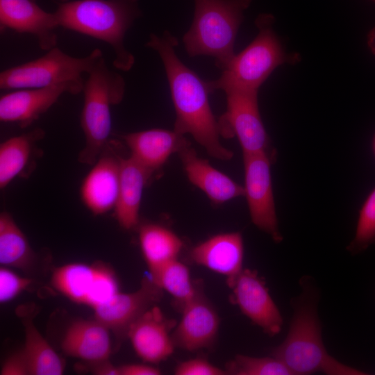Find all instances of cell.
Here are the masks:
<instances>
[{
	"label": "cell",
	"mask_w": 375,
	"mask_h": 375,
	"mask_svg": "<svg viewBox=\"0 0 375 375\" xmlns=\"http://www.w3.org/2000/svg\"><path fill=\"white\" fill-rule=\"evenodd\" d=\"M367 44L371 51L375 55V27L368 35Z\"/></svg>",
	"instance_id": "obj_35"
},
{
	"label": "cell",
	"mask_w": 375,
	"mask_h": 375,
	"mask_svg": "<svg viewBox=\"0 0 375 375\" xmlns=\"http://www.w3.org/2000/svg\"><path fill=\"white\" fill-rule=\"evenodd\" d=\"M176 375H225L226 371L202 358H192L180 362L174 369Z\"/></svg>",
	"instance_id": "obj_31"
},
{
	"label": "cell",
	"mask_w": 375,
	"mask_h": 375,
	"mask_svg": "<svg viewBox=\"0 0 375 375\" xmlns=\"http://www.w3.org/2000/svg\"><path fill=\"white\" fill-rule=\"evenodd\" d=\"M273 22L271 15L258 17L257 35L246 48L235 54L219 78L206 81L209 92H258L278 67L293 58L284 51L272 28Z\"/></svg>",
	"instance_id": "obj_6"
},
{
	"label": "cell",
	"mask_w": 375,
	"mask_h": 375,
	"mask_svg": "<svg viewBox=\"0 0 375 375\" xmlns=\"http://www.w3.org/2000/svg\"><path fill=\"white\" fill-rule=\"evenodd\" d=\"M258 93H226V110L218 121L221 135H235L243 154L267 151L269 147V137L259 110Z\"/></svg>",
	"instance_id": "obj_10"
},
{
	"label": "cell",
	"mask_w": 375,
	"mask_h": 375,
	"mask_svg": "<svg viewBox=\"0 0 375 375\" xmlns=\"http://www.w3.org/2000/svg\"><path fill=\"white\" fill-rule=\"evenodd\" d=\"M0 28L33 35L45 51L57 46L56 15L45 11L35 0H0Z\"/></svg>",
	"instance_id": "obj_14"
},
{
	"label": "cell",
	"mask_w": 375,
	"mask_h": 375,
	"mask_svg": "<svg viewBox=\"0 0 375 375\" xmlns=\"http://www.w3.org/2000/svg\"><path fill=\"white\" fill-rule=\"evenodd\" d=\"M194 262L227 278L243 269L244 243L238 232L215 235L196 245L191 250Z\"/></svg>",
	"instance_id": "obj_19"
},
{
	"label": "cell",
	"mask_w": 375,
	"mask_h": 375,
	"mask_svg": "<svg viewBox=\"0 0 375 375\" xmlns=\"http://www.w3.org/2000/svg\"><path fill=\"white\" fill-rule=\"evenodd\" d=\"M372 151L375 156V134L374 135L373 140H372Z\"/></svg>",
	"instance_id": "obj_36"
},
{
	"label": "cell",
	"mask_w": 375,
	"mask_h": 375,
	"mask_svg": "<svg viewBox=\"0 0 375 375\" xmlns=\"http://www.w3.org/2000/svg\"><path fill=\"white\" fill-rule=\"evenodd\" d=\"M178 41L169 31L151 33L146 47L160 56L167 78L176 119L174 130L190 134L212 157L228 160L233 153L220 141V127L208 99L206 81L188 67L178 58Z\"/></svg>",
	"instance_id": "obj_1"
},
{
	"label": "cell",
	"mask_w": 375,
	"mask_h": 375,
	"mask_svg": "<svg viewBox=\"0 0 375 375\" xmlns=\"http://www.w3.org/2000/svg\"><path fill=\"white\" fill-rule=\"evenodd\" d=\"M90 371L96 375H120L119 366L112 365L108 359L88 362Z\"/></svg>",
	"instance_id": "obj_34"
},
{
	"label": "cell",
	"mask_w": 375,
	"mask_h": 375,
	"mask_svg": "<svg viewBox=\"0 0 375 375\" xmlns=\"http://www.w3.org/2000/svg\"><path fill=\"white\" fill-rule=\"evenodd\" d=\"M176 324L175 322L166 318L155 305L131 326L127 338L143 361L158 364L171 356L174 351L176 347L170 331Z\"/></svg>",
	"instance_id": "obj_16"
},
{
	"label": "cell",
	"mask_w": 375,
	"mask_h": 375,
	"mask_svg": "<svg viewBox=\"0 0 375 375\" xmlns=\"http://www.w3.org/2000/svg\"><path fill=\"white\" fill-rule=\"evenodd\" d=\"M1 375H30L29 365L22 349L13 353L3 362Z\"/></svg>",
	"instance_id": "obj_32"
},
{
	"label": "cell",
	"mask_w": 375,
	"mask_h": 375,
	"mask_svg": "<svg viewBox=\"0 0 375 375\" xmlns=\"http://www.w3.org/2000/svg\"><path fill=\"white\" fill-rule=\"evenodd\" d=\"M189 181L215 203L244 196V187L199 157L190 144L178 153Z\"/></svg>",
	"instance_id": "obj_21"
},
{
	"label": "cell",
	"mask_w": 375,
	"mask_h": 375,
	"mask_svg": "<svg viewBox=\"0 0 375 375\" xmlns=\"http://www.w3.org/2000/svg\"><path fill=\"white\" fill-rule=\"evenodd\" d=\"M110 331L98 320L78 319L66 329L60 347L68 356L93 362L108 359Z\"/></svg>",
	"instance_id": "obj_20"
},
{
	"label": "cell",
	"mask_w": 375,
	"mask_h": 375,
	"mask_svg": "<svg viewBox=\"0 0 375 375\" xmlns=\"http://www.w3.org/2000/svg\"><path fill=\"white\" fill-rule=\"evenodd\" d=\"M131 151V156L151 175L174 153L190 144L184 135L176 131L151 128L122 136Z\"/></svg>",
	"instance_id": "obj_18"
},
{
	"label": "cell",
	"mask_w": 375,
	"mask_h": 375,
	"mask_svg": "<svg viewBox=\"0 0 375 375\" xmlns=\"http://www.w3.org/2000/svg\"><path fill=\"white\" fill-rule=\"evenodd\" d=\"M44 131L36 128L10 138L0 145V188L4 190L28 165L35 144L43 138Z\"/></svg>",
	"instance_id": "obj_26"
},
{
	"label": "cell",
	"mask_w": 375,
	"mask_h": 375,
	"mask_svg": "<svg viewBox=\"0 0 375 375\" xmlns=\"http://www.w3.org/2000/svg\"><path fill=\"white\" fill-rule=\"evenodd\" d=\"M61 2H65V1H67L69 0H60Z\"/></svg>",
	"instance_id": "obj_37"
},
{
	"label": "cell",
	"mask_w": 375,
	"mask_h": 375,
	"mask_svg": "<svg viewBox=\"0 0 375 375\" xmlns=\"http://www.w3.org/2000/svg\"><path fill=\"white\" fill-rule=\"evenodd\" d=\"M244 196L252 222L272 240H283L278 224L271 176V158L267 151L243 154Z\"/></svg>",
	"instance_id": "obj_9"
},
{
	"label": "cell",
	"mask_w": 375,
	"mask_h": 375,
	"mask_svg": "<svg viewBox=\"0 0 375 375\" xmlns=\"http://www.w3.org/2000/svg\"><path fill=\"white\" fill-rule=\"evenodd\" d=\"M193 20L183 37L190 57L208 56L224 69L235 56L234 45L244 11L252 0H194Z\"/></svg>",
	"instance_id": "obj_4"
},
{
	"label": "cell",
	"mask_w": 375,
	"mask_h": 375,
	"mask_svg": "<svg viewBox=\"0 0 375 375\" xmlns=\"http://www.w3.org/2000/svg\"><path fill=\"white\" fill-rule=\"evenodd\" d=\"M373 244H375V187L359 210L355 236L347 249L352 254H358Z\"/></svg>",
	"instance_id": "obj_29"
},
{
	"label": "cell",
	"mask_w": 375,
	"mask_h": 375,
	"mask_svg": "<svg viewBox=\"0 0 375 375\" xmlns=\"http://www.w3.org/2000/svg\"><path fill=\"white\" fill-rule=\"evenodd\" d=\"M103 55L96 48L86 56L74 57L56 46L40 58L1 71L0 89L39 88L66 83L83 88V75Z\"/></svg>",
	"instance_id": "obj_7"
},
{
	"label": "cell",
	"mask_w": 375,
	"mask_h": 375,
	"mask_svg": "<svg viewBox=\"0 0 375 375\" xmlns=\"http://www.w3.org/2000/svg\"><path fill=\"white\" fill-rule=\"evenodd\" d=\"M141 251L150 276L164 265L177 259L183 242L170 229L156 224H145L139 229Z\"/></svg>",
	"instance_id": "obj_24"
},
{
	"label": "cell",
	"mask_w": 375,
	"mask_h": 375,
	"mask_svg": "<svg viewBox=\"0 0 375 375\" xmlns=\"http://www.w3.org/2000/svg\"><path fill=\"white\" fill-rule=\"evenodd\" d=\"M36 254L12 215L0 214V263L26 272L33 270Z\"/></svg>",
	"instance_id": "obj_25"
},
{
	"label": "cell",
	"mask_w": 375,
	"mask_h": 375,
	"mask_svg": "<svg viewBox=\"0 0 375 375\" xmlns=\"http://www.w3.org/2000/svg\"><path fill=\"white\" fill-rule=\"evenodd\" d=\"M109 147L108 143L81 185V200L95 215L114 210L117 201L121 158Z\"/></svg>",
	"instance_id": "obj_17"
},
{
	"label": "cell",
	"mask_w": 375,
	"mask_h": 375,
	"mask_svg": "<svg viewBox=\"0 0 375 375\" xmlns=\"http://www.w3.org/2000/svg\"><path fill=\"white\" fill-rule=\"evenodd\" d=\"M225 370L227 374L232 375H292L290 369L274 356L238 354L227 362Z\"/></svg>",
	"instance_id": "obj_28"
},
{
	"label": "cell",
	"mask_w": 375,
	"mask_h": 375,
	"mask_svg": "<svg viewBox=\"0 0 375 375\" xmlns=\"http://www.w3.org/2000/svg\"><path fill=\"white\" fill-rule=\"evenodd\" d=\"M151 176L131 156L121 158L119 192L114 211L119 224L126 230L138 224L142 192Z\"/></svg>",
	"instance_id": "obj_22"
},
{
	"label": "cell",
	"mask_w": 375,
	"mask_h": 375,
	"mask_svg": "<svg viewBox=\"0 0 375 375\" xmlns=\"http://www.w3.org/2000/svg\"><path fill=\"white\" fill-rule=\"evenodd\" d=\"M33 283V280L22 276L10 268L0 267V302H8L26 290Z\"/></svg>",
	"instance_id": "obj_30"
},
{
	"label": "cell",
	"mask_w": 375,
	"mask_h": 375,
	"mask_svg": "<svg viewBox=\"0 0 375 375\" xmlns=\"http://www.w3.org/2000/svg\"><path fill=\"white\" fill-rule=\"evenodd\" d=\"M51 283L71 301L93 310L120 292L115 272L102 262H72L58 267L52 272Z\"/></svg>",
	"instance_id": "obj_8"
},
{
	"label": "cell",
	"mask_w": 375,
	"mask_h": 375,
	"mask_svg": "<svg viewBox=\"0 0 375 375\" xmlns=\"http://www.w3.org/2000/svg\"><path fill=\"white\" fill-rule=\"evenodd\" d=\"M84 81L83 106L80 124L85 136V146L78 161L92 165L109 143L111 132L112 106L124 99L126 82L122 76L110 69L101 56L87 74Z\"/></svg>",
	"instance_id": "obj_5"
},
{
	"label": "cell",
	"mask_w": 375,
	"mask_h": 375,
	"mask_svg": "<svg viewBox=\"0 0 375 375\" xmlns=\"http://www.w3.org/2000/svg\"><path fill=\"white\" fill-rule=\"evenodd\" d=\"M150 278L173 297L176 307L181 311L193 299L198 290L192 283L188 266L178 259L164 265Z\"/></svg>",
	"instance_id": "obj_27"
},
{
	"label": "cell",
	"mask_w": 375,
	"mask_h": 375,
	"mask_svg": "<svg viewBox=\"0 0 375 375\" xmlns=\"http://www.w3.org/2000/svg\"><path fill=\"white\" fill-rule=\"evenodd\" d=\"M59 27L108 44L112 49L113 66L130 71L135 57L126 47V33L142 16L139 0H74L61 2L56 10Z\"/></svg>",
	"instance_id": "obj_3"
},
{
	"label": "cell",
	"mask_w": 375,
	"mask_h": 375,
	"mask_svg": "<svg viewBox=\"0 0 375 375\" xmlns=\"http://www.w3.org/2000/svg\"><path fill=\"white\" fill-rule=\"evenodd\" d=\"M24 328L25 341L22 348L31 375H60L65 370L64 360L55 351L33 323V311L18 310Z\"/></svg>",
	"instance_id": "obj_23"
},
{
	"label": "cell",
	"mask_w": 375,
	"mask_h": 375,
	"mask_svg": "<svg viewBox=\"0 0 375 375\" xmlns=\"http://www.w3.org/2000/svg\"><path fill=\"white\" fill-rule=\"evenodd\" d=\"M83 87L60 84L45 88L14 90L0 98V121L26 128L38 120L65 93L78 94Z\"/></svg>",
	"instance_id": "obj_13"
},
{
	"label": "cell",
	"mask_w": 375,
	"mask_h": 375,
	"mask_svg": "<svg viewBox=\"0 0 375 375\" xmlns=\"http://www.w3.org/2000/svg\"><path fill=\"white\" fill-rule=\"evenodd\" d=\"M371 1H372L375 2V0H371Z\"/></svg>",
	"instance_id": "obj_38"
},
{
	"label": "cell",
	"mask_w": 375,
	"mask_h": 375,
	"mask_svg": "<svg viewBox=\"0 0 375 375\" xmlns=\"http://www.w3.org/2000/svg\"><path fill=\"white\" fill-rule=\"evenodd\" d=\"M226 283L231 290L232 302L247 317L269 336L281 332L282 315L256 271L242 269L236 276L227 278Z\"/></svg>",
	"instance_id": "obj_11"
},
{
	"label": "cell",
	"mask_w": 375,
	"mask_h": 375,
	"mask_svg": "<svg viewBox=\"0 0 375 375\" xmlns=\"http://www.w3.org/2000/svg\"><path fill=\"white\" fill-rule=\"evenodd\" d=\"M120 375H159L161 371L152 364H126L119 366Z\"/></svg>",
	"instance_id": "obj_33"
},
{
	"label": "cell",
	"mask_w": 375,
	"mask_h": 375,
	"mask_svg": "<svg viewBox=\"0 0 375 375\" xmlns=\"http://www.w3.org/2000/svg\"><path fill=\"white\" fill-rule=\"evenodd\" d=\"M162 291L151 278H143L138 290L119 292L94 308V319L105 325L119 341L122 340L127 337L131 326L160 299Z\"/></svg>",
	"instance_id": "obj_12"
},
{
	"label": "cell",
	"mask_w": 375,
	"mask_h": 375,
	"mask_svg": "<svg viewBox=\"0 0 375 375\" xmlns=\"http://www.w3.org/2000/svg\"><path fill=\"white\" fill-rule=\"evenodd\" d=\"M301 291L291 301L292 318L286 338L275 347L272 356L281 361L292 375L322 372L328 375H363L331 356L323 342L318 316L319 290L312 278L302 277Z\"/></svg>",
	"instance_id": "obj_2"
},
{
	"label": "cell",
	"mask_w": 375,
	"mask_h": 375,
	"mask_svg": "<svg viewBox=\"0 0 375 375\" xmlns=\"http://www.w3.org/2000/svg\"><path fill=\"white\" fill-rule=\"evenodd\" d=\"M181 313V320L172 333L175 347L193 352L212 346L218 334L219 317L200 290Z\"/></svg>",
	"instance_id": "obj_15"
}]
</instances>
